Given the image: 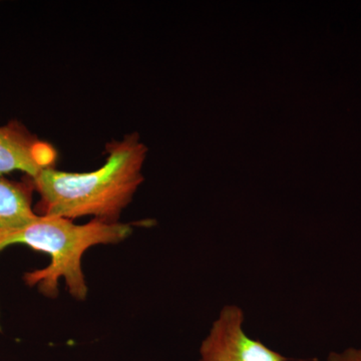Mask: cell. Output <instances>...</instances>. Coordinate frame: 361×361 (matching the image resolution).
I'll return each mask as SVG.
<instances>
[{
  "instance_id": "1",
  "label": "cell",
  "mask_w": 361,
  "mask_h": 361,
  "mask_svg": "<svg viewBox=\"0 0 361 361\" xmlns=\"http://www.w3.org/2000/svg\"><path fill=\"white\" fill-rule=\"evenodd\" d=\"M106 152L104 165L92 172H65L51 167L30 177L40 196L42 215L71 220L94 216L104 222L118 223L144 180L147 147L137 133H132L121 141L109 142Z\"/></svg>"
},
{
  "instance_id": "2",
  "label": "cell",
  "mask_w": 361,
  "mask_h": 361,
  "mask_svg": "<svg viewBox=\"0 0 361 361\" xmlns=\"http://www.w3.org/2000/svg\"><path fill=\"white\" fill-rule=\"evenodd\" d=\"M132 225L106 223L94 219L78 225L61 216L39 215L37 219L4 242L0 252L7 247L25 245L49 254L51 263L42 269L28 271L23 275L27 286L40 294L56 298L59 279L63 278L68 290L77 300L84 301L89 293L82 268V259L87 249L96 245L118 244L129 238Z\"/></svg>"
},
{
  "instance_id": "3",
  "label": "cell",
  "mask_w": 361,
  "mask_h": 361,
  "mask_svg": "<svg viewBox=\"0 0 361 361\" xmlns=\"http://www.w3.org/2000/svg\"><path fill=\"white\" fill-rule=\"evenodd\" d=\"M243 311L225 306L214 322L210 334L202 342L200 361H288L244 332Z\"/></svg>"
},
{
  "instance_id": "4",
  "label": "cell",
  "mask_w": 361,
  "mask_h": 361,
  "mask_svg": "<svg viewBox=\"0 0 361 361\" xmlns=\"http://www.w3.org/2000/svg\"><path fill=\"white\" fill-rule=\"evenodd\" d=\"M58 154L49 142L42 141L18 120L0 127V178L13 171L35 177L54 167Z\"/></svg>"
},
{
  "instance_id": "5",
  "label": "cell",
  "mask_w": 361,
  "mask_h": 361,
  "mask_svg": "<svg viewBox=\"0 0 361 361\" xmlns=\"http://www.w3.org/2000/svg\"><path fill=\"white\" fill-rule=\"evenodd\" d=\"M33 191L30 177L25 182L0 178V248L6 239L39 216L32 209Z\"/></svg>"
},
{
  "instance_id": "6",
  "label": "cell",
  "mask_w": 361,
  "mask_h": 361,
  "mask_svg": "<svg viewBox=\"0 0 361 361\" xmlns=\"http://www.w3.org/2000/svg\"><path fill=\"white\" fill-rule=\"evenodd\" d=\"M327 361H361V349L349 348L343 353H331Z\"/></svg>"
}]
</instances>
